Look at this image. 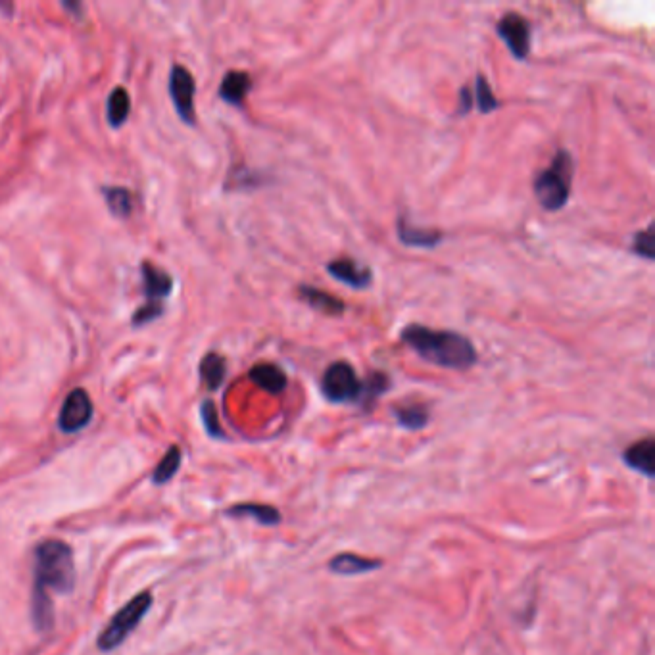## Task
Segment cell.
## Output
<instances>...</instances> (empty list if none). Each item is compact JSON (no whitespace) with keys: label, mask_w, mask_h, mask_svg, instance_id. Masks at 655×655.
I'll return each instance as SVG.
<instances>
[{"label":"cell","mask_w":655,"mask_h":655,"mask_svg":"<svg viewBox=\"0 0 655 655\" xmlns=\"http://www.w3.org/2000/svg\"><path fill=\"white\" fill-rule=\"evenodd\" d=\"M33 621L39 631H50L54 623L50 592L68 594L75 584L72 548L62 540H45L35 548L33 567Z\"/></svg>","instance_id":"obj_1"},{"label":"cell","mask_w":655,"mask_h":655,"mask_svg":"<svg viewBox=\"0 0 655 655\" xmlns=\"http://www.w3.org/2000/svg\"><path fill=\"white\" fill-rule=\"evenodd\" d=\"M400 339L429 364L465 371L477 364V348L465 335L446 329H429L412 323L402 329Z\"/></svg>","instance_id":"obj_2"},{"label":"cell","mask_w":655,"mask_h":655,"mask_svg":"<svg viewBox=\"0 0 655 655\" xmlns=\"http://www.w3.org/2000/svg\"><path fill=\"white\" fill-rule=\"evenodd\" d=\"M575 162L567 150H558L550 168L540 171L534 179L533 191L538 204L548 212L561 210L571 195V179Z\"/></svg>","instance_id":"obj_3"},{"label":"cell","mask_w":655,"mask_h":655,"mask_svg":"<svg viewBox=\"0 0 655 655\" xmlns=\"http://www.w3.org/2000/svg\"><path fill=\"white\" fill-rule=\"evenodd\" d=\"M150 606H152V594L150 592H141L131 602H127L110 619L106 629L100 632L98 650L100 652H112L118 646H122L123 642L127 640V636L135 631L139 627V623L145 619Z\"/></svg>","instance_id":"obj_4"},{"label":"cell","mask_w":655,"mask_h":655,"mask_svg":"<svg viewBox=\"0 0 655 655\" xmlns=\"http://www.w3.org/2000/svg\"><path fill=\"white\" fill-rule=\"evenodd\" d=\"M364 383L352 364L339 360L325 369L321 377V394L333 404H348L362 400Z\"/></svg>","instance_id":"obj_5"},{"label":"cell","mask_w":655,"mask_h":655,"mask_svg":"<svg viewBox=\"0 0 655 655\" xmlns=\"http://www.w3.org/2000/svg\"><path fill=\"white\" fill-rule=\"evenodd\" d=\"M91 419H93L91 396L87 394V390L73 389L60 408V415H58L60 431L68 435L79 433L91 423Z\"/></svg>","instance_id":"obj_6"},{"label":"cell","mask_w":655,"mask_h":655,"mask_svg":"<svg viewBox=\"0 0 655 655\" xmlns=\"http://www.w3.org/2000/svg\"><path fill=\"white\" fill-rule=\"evenodd\" d=\"M498 37L508 45L513 58L527 60L531 52V24L521 16L510 12L496 25Z\"/></svg>","instance_id":"obj_7"},{"label":"cell","mask_w":655,"mask_h":655,"mask_svg":"<svg viewBox=\"0 0 655 655\" xmlns=\"http://www.w3.org/2000/svg\"><path fill=\"white\" fill-rule=\"evenodd\" d=\"M195 79L183 66H173L170 73V95L179 118L189 125L195 123Z\"/></svg>","instance_id":"obj_8"},{"label":"cell","mask_w":655,"mask_h":655,"mask_svg":"<svg viewBox=\"0 0 655 655\" xmlns=\"http://www.w3.org/2000/svg\"><path fill=\"white\" fill-rule=\"evenodd\" d=\"M327 273L335 281H339L354 291H365L373 283V271L367 266H360L356 260H350V258L329 262Z\"/></svg>","instance_id":"obj_9"},{"label":"cell","mask_w":655,"mask_h":655,"mask_svg":"<svg viewBox=\"0 0 655 655\" xmlns=\"http://www.w3.org/2000/svg\"><path fill=\"white\" fill-rule=\"evenodd\" d=\"M396 233H398L400 243L412 246V248H437L444 237L438 229L415 227L413 223L402 216L396 221Z\"/></svg>","instance_id":"obj_10"},{"label":"cell","mask_w":655,"mask_h":655,"mask_svg":"<svg viewBox=\"0 0 655 655\" xmlns=\"http://www.w3.org/2000/svg\"><path fill=\"white\" fill-rule=\"evenodd\" d=\"M623 461L642 475L654 477L655 473V440L652 437L644 438L634 442L631 448L623 452Z\"/></svg>","instance_id":"obj_11"},{"label":"cell","mask_w":655,"mask_h":655,"mask_svg":"<svg viewBox=\"0 0 655 655\" xmlns=\"http://www.w3.org/2000/svg\"><path fill=\"white\" fill-rule=\"evenodd\" d=\"M143 281H145L146 304H160L162 298L170 296L173 279L170 273H166L160 267L152 266L150 262L143 264Z\"/></svg>","instance_id":"obj_12"},{"label":"cell","mask_w":655,"mask_h":655,"mask_svg":"<svg viewBox=\"0 0 655 655\" xmlns=\"http://www.w3.org/2000/svg\"><path fill=\"white\" fill-rule=\"evenodd\" d=\"M298 296L308 304L312 306L317 312L321 314H327V316H342L346 312V304L329 294V292L321 291V289H316L312 285H300L298 287Z\"/></svg>","instance_id":"obj_13"},{"label":"cell","mask_w":655,"mask_h":655,"mask_svg":"<svg viewBox=\"0 0 655 655\" xmlns=\"http://www.w3.org/2000/svg\"><path fill=\"white\" fill-rule=\"evenodd\" d=\"M250 379L269 394H281L287 389V373L275 364H258L250 369Z\"/></svg>","instance_id":"obj_14"},{"label":"cell","mask_w":655,"mask_h":655,"mask_svg":"<svg viewBox=\"0 0 655 655\" xmlns=\"http://www.w3.org/2000/svg\"><path fill=\"white\" fill-rule=\"evenodd\" d=\"M252 87V79L250 75L246 72H229L221 85H219V97L223 98L227 104H233V106H241L244 102V98L248 95Z\"/></svg>","instance_id":"obj_15"},{"label":"cell","mask_w":655,"mask_h":655,"mask_svg":"<svg viewBox=\"0 0 655 655\" xmlns=\"http://www.w3.org/2000/svg\"><path fill=\"white\" fill-rule=\"evenodd\" d=\"M381 567V561L377 559L362 558L356 554H340L337 558L331 559L329 569L342 577H354L362 573H371Z\"/></svg>","instance_id":"obj_16"},{"label":"cell","mask_w":655,"mask_h":655,"mask_svg":"<svg viewBox=\"0 0 655 655\" xmlns=\"http://www.w3.org/2000/svg\"><path fill=\"white\" fill-rule=\"evenodd\" d=\"M227 513L233 517H252L260 525H266V527L277 525L281 521V513L267 504H237Z\"/></svg>","instance_id":"obj_17"},{"label":"cell","mask_w":655,"mask_h":655,"mask_svg":"<svg viewBox=\"0 0 655 655\" xmlns=\"http://www.w3.org/2000/svg\"><path fill=\"white\" fill-rule=\"evenodd\" d=\"M225 373H227L225 358H221L216 352L206 354V358L200 362V377L210 390H218L221 387Z\"/></svg>","instance_id":"obj_18"},{"label":"cell","mask_w":655,"mask_h":655,"mask_svg":"<svg viewBox=\"0 0 655 655\" xmlns=\"http://www.w3.org/2000/svg\"><path fill=\"white\" fill-rule=\"evenodd\" d=\"M394 417L400 427L408 431H419L429 423V410L423 404H408L396 408Z\"/></svg>","instance_id":"obj_19"},{"label":"cell","mask_w":655,"mask_h":655,"mask_svg":"<svg viewBox=\"0 0 655 655\" xmlns=\"http://www.w3.org/2000/svg\"><path fill=\"white\" fill-rule=\"evenodd\" d=\"M129 112H131L129 93L123 87L114 89L108 98V122L112 127H120L129 118Z\"/></svg>","instance_id":"obj_20"},{"label":"cell","mask_w":655,"mask_h":655,"mask_svg":"<svg viewBox=\"0 0 655 655\" xmlns=\"http://www.w3.org/2000/svg\"><path fill=\"white\" fill-rule=\"evenodd\" d=\"M179 467H181V450H179V446H171V448H168L166 456L158 461V465L154 467L152 481L156 485H166L168 481L175 477Z\"/></svg>","instance_id":"obj_21"},{"label":"cell","mask_w":655,"mask_h":655,"mask_svg":"<svg viewBox=\"0 0 655 655\" xmlns=\"http://www.w3.org/2000/svg\"><path fill=\"white\" fill-rule=\"evenodd\" d=\"M104 196H106V204L112 210V214H116L118 218H129V214L133 210V198L129 191H125L122 187H110V189H104Z\"/></svg>","instance_id":"obj_22"},{"label":"cell","mask_w":655,"mask_h":655,"mask_svg":"<svg viewBox=\"0 0 655 655\" xmlns=\"http://www.w3.org/2000/svg\"><path fill=\"white\" fill-rule=\"evenodd\" d=\"M475 98H477V106H479V112L481 114H490L494 110L500 108V102L498 98L494 97L492 93V87L488 83L485 75H477V81H475Z\"/></svg>","instance_id":"obj_23"},{"label":"cell","mask_w":655,"mask_h":655,"mask_svg":"<svg viewBox=\"0 0 655 655\" xmlns=\"http://www.w3.org/2000/svg\"><path fill=\"white\" fill-rule=\"evenodd\" d=\"M390 389V379L385 373H371L364 381L362 390V402H375L381 394Z\"/></svg>","instance_id":"obj_24"},{"label":"cell","mask_w":655,"mask_h":655,"mask_svg":"<svg viewBox=\"0 0 655 655\" xmlns=\"http://www.w3.org/2000/svg\"><path fill=\"white\" fill-rule=\"evenodd\" d=\"M655 241H654V225H650L648 229L636 233L634 237V243H632V252L640 258H646V260H654L655 258Z\"/></svg>","instance_id":"obj_25"},{"label":"cell","mask_w":655,"mask_h":655,"mask_svg":"<svg viewBox=\"0 0 655 655\" xmlns=\"http://www.w3.org/2000/svg\"><path fill=\"white\" fill-rule=\"evenodd\" d=\"M200 413H202V423H204L208 435L214 438H223V431H221V425H219V415L216 404H214L212 400H206V402L202 404V410H200Z\"/></svg>","instance_id":"obj_26"},{"label":"cell","mask_w":655,"mask_h":655,"mask_svg":"<svg viewBox=\"0 0 655 655\" xmlns=\"http://www.w3.org/2000/svg\"><path fill=\"white\" fill-rule=\"evenodd\" d=\"M160 314H162V306H158V304H145V306L139 308L137 314L133 316V325H135V327L145 325L148 321L156 319Z\"/></svg>","instance_id":"obj_27"},{"label":"cell","mask_w":655,"mask_h":655,"mask_svg":"<svg viewBox=\"0 0 655 655\" xmlns=\"http://www.w3.org/2000/svg\"><path fill=\"white\" fill-rule=\"evenodd\" d=\"M471 106H473V93L469 87H463L458 98V114L465 116L467 112H471Z\"/></svg>","instance_id":"obj_28"}]
</instances>
